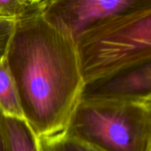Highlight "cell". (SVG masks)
Here are the masks:
<instances>
[{"mask_svg": "<svg viewBox=\"0 0 151 151\" xmlns=\"http://www.w3.org/2000/svg\"><path fill=\"white\" fill-rule=\"evenodd\" d=\"M5 59L37 137L64 131L85 87L76 41L38 11L15 21Z\"/></svg>", "mask_w": 151, "mask_h": 151, "instance_id": "6da1fadb", "label": "cell"}, {"mask_svg": "<svg viewBox=\"0 0 151 151\" xmlns=\"http://www.w3.org/2000/svg\"><path fill=\"white\" fill-rule=\"evenodd\" d=\"M86 83L151 60V7L104 20L77 39Z\"/></svg>", "mask_w": 151, "mask_h": 151, "instance_id": "7a4b0ae2", "label": "cell"}, {"mask_svg": "<svg viewBox=\"0 0 151 151\" xmlns=\"http://www.w3.org/2000/svg\"><path fill=\"white\" fill-rule=\"evenodd\" d=\"M101 151H144L142 111L133 99L80 100L63 131Z\"/></svg>", "mask_w": 151, "mask_h": 151, "instance_id": "3957f363", "label": "cell"}, {"mask_svg": "<svg viewBox=\"0 0 151 151\" xmlns=\"http://www.w3.org/2000/svg\"><path fill=\"white\" fill-rule=\"evenodd\" d=\"M151 7V0H41L42 16L75 41L92 26L109 18Z\"/></svg>", "mask_w": 151, "mask_h": 151, "instance_id": "277c9868", "label": "cell"}, {"mask_svg": "<svg viewBox=\"0 0 151 151\" xmlns=\"http://www.w3.org/2000/svg\"><path fill=\"white\" fill-rule=\"evenodd\" d=\"M151 93V60L85 85L80 100L136 99Z\"/></svg>", "mask_w": 151, "mask_h": 151, "instance_id": "5b68a950", "label": "cell"}, {"mask_svg": "<svg viewBox=\"0 0 151 151\" xmlns=\"http://www.w3.org/2000/svg\"><path fill=\"white\" fill-rule=\"evenodd\" d=\"M6 151H39L38 137L22 117L1 111Z\"/></svg>", "mask_w": 151, "mask_h": 151, "instance_id": "8992f818", "label": "cell"}, {"mask_svg": "<svg viewBox=\"0 0 151 151\" xmlns=\"http://www.w3.org/2000/svg\"><path fill=\"white\" fill-rule=\"evenodd\" d=\"M0 110L9 116L22 117L17 89L5 57L0 59Z\"/></svg>", "mask_w": 151, "mask_h": 151, "instance_id": "52a82bcc", "label": "cell"}, {"mask_svg": "<svg viewBox=\"0 0 151 151\" xmlns=\"http://www.w3.org/2000/svg\"><path fill=\"white\" fill-rule=\"evenodd\" d=\"M39 151H101L64 132L38 137Z\"/></svg>", "mask_w": 151, "mask_h": 151, "instance_id": "ba28073f", "label": "cell"}, {"mask_svg": "<svg viewBox=\"0 0 151 151\" xmlns=\"http://www.w3.org/2000/svg\"><path fill=\"white\" fill-rule=\"evenodd\" d=\"M33 0H0V18L17 20L38 11Z\"/></svg>", "mask_w": 151, "mask_h": 151, "instance_id": "9c48e42d", "label": "cell"}, {"mask_svg": "<svg viewBox=\"0 0 151 151\" xmlns=\"http://www.w3.org/2000/svg\"><path fill=\"white\" fill-rule=\"evenodd\" d=\"M133 100L138 102L143 115L146 132V144L144 151H151V93Z\"/></svg>", "mask_w": 151, "mask_h": 151, "instance_id": "30bf717a", "label": "cell"}, {"mask_svg": "<svg viewBox=\"0 0 151 151\" xmlns=\"http://www.w3.org/2000/svg\"><path fill=\"white\" fill-rule=\"evenodd\" d=\"M15 21L13 19L0 18V59H3L6 53L14 29Z\"/></svg>", "mask_w": 151, "mask_h": 151, "instance_id": "8fae6325", "label": "cell"}, {"mask_svg": "<svg viewBox=\"0 0 151 151\" xmlns=\"http://www.w3.org/2000/svg\"><path fill=\"white\" fill-rule=\"evenodd\" d=\"M0 151H6V142H5V136L1 123V110H0Z\"/></svg>", "mask_w": 151, "mask_h": 151, "instance_id": "7c38bea8", "label": "cell"}, {"mask_svg": "<svg viewBox=\"0 0 151 151\" xmlns=\"http://www.w3.org/2000/svg\"><path fill=\"white\" fill-rule=\"evenodd\" d=\"M33 1H34V2H36V3H39V2L41 1V0H33Z\"/></svg>", "mask_w": 151, "mask_h": 151, "instance_id": "4fadbf2b", "label": "cell"}]
</instances>
